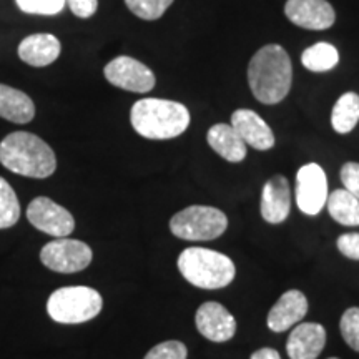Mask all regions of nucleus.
<instances>
[{"label":"nucleus","instance_id":"19","mask_svg":"<svg viewBox=\"0 0 359 359\" xmlns=\"http://www.w3.org/2000/svg\"><path fill=\"white\" fill-rule=\"evenodd\" d=\"M35 116L32 98L22 90L0 83V118L13 123H29Z\"/></svg>","mask_w":359,"mask_h":359},{"label":"nucleus","instance_id":"12","mask_svg":"<svg viewBox=\"0 0 359 359\" xmlns=\"http://www.w3.org/2000/svg\"><path fill=\"white\" fill-rule=\"evenodd\" d=\"M200 334L213 343L230 341L236 333V321L223 304L208 302L198 308L195 316Z\"/></svg>","mask_w":359,"mask_h":359},{"label":"nucleus","instance_id":"11","mask_svg":"<svg viewBox=\"0 0 359 359\" xmlns=\"http://www.w3.org/2000/svg\"><path fill=\"white\" fill-rule=\"evenodd\" d=\"M285 13L290 22L308 30H326L334 24V8L327 0H288Z\"/></svg>","mask_w":359,"mask_h":359},{"label":"nucleus","instance_id":"20","mask_svg":"<svg viewBox=\"0 0 359 359\" xmlns=\"http://www.w3.org/2000/svg\"><path fill=\"white\" fill-rule=\"evenodd\" d=\"M327 212L331 218L344 226H359V200L344 188L327 195Z\"/></svg>","mask_w":359,"mask_h":359},{"label":"nucleus","instance_id":"3","mask_svg":"<svg viewBox=\"0 0 359 359\" xmlns=\"http://www.w3.org/2000/svg\"><path fill=\"white\" fill-rule=\"evenodd\" d=\"M0 163L12 173L29 178H48L57 158L47 142L29 132H13L0 142Z\"/></svg>","mask_w":359,"mask_h":359},{"label":"nucleus","instance_id":"23","mask_svg":"<svg viewBox=\"0 0 359 359\" xmlns=\"http://www.w3.org/2000/svg\"><path fill=\"white\" fill-rule=\"evenodd\" d=\"M20 203L7 180L0 177V230L11 228L19 222Z\"/></svg>","mask_w":359,"mask_h":359},{"label":"nucleus","instance_id":"25","mask_svg":"<svg viewBox=\"0 0 359 359\" xmlns=\"http://www.w3.org/2000/svg\"><path fill=\"white\" fill-rule=\"evenodd\" d=\"M339 330L348 346L359 353V308H349L344 311L339 321Z\"/></svg>","mask_w":359,"mask_h":359},{"label":"nucleus","instance_id":"26","mask_svg":"<svg viewBox=\"0 0 359 359\" xmlns=\"http://www.w3.org/2000/svg\"><path fill=\"white\" fill-rule=\"evenodd\" d=\"M22 12L32 15H57L64 11L67 0H15Z\"/></svg>","mask_w":359,"mask_h":359},{"label":"nucleus","instance_id":"5","mask_svg":"<svg viewBox=\"0 0 359 359\" xmlns=\"http://www.w3.org/2000/svg\"><path fill=\"white\" fill-rule=\"evenodd\" d=\"M103 299L97 290L88 286H65L53 291L47 302V313L62 325H79L98 316Z\"/></svg>","mask_w":359,"mask_h":359},{"label":"nucleus","instance_id":"8","mask_svg":"<svg viewBox=\"0 0 359 359\" xmlns=\"http://www.w3.org/2000/svg\"><path fill=\"white\" fill-rule=\"evenodd\" d=\"M107 82L127 92L147 93L154 90L156 79L155 74L137 58L120 55L109 62L103 69Z\"/></svg>","mask_w":359,"mask_h":359},{"label":"nucleus","instance_id":"22","mask_svg":"<svg viewBox=\"0 0 359 359\" xmlns=\"http://www.w3.org/2000/svg\"><path fill=\"white\" fill-rule=\"evenodd\" d=\"M302 62L309 72L321 74V72L333 70L338 65L339 52L334 45L327 42H318L303 52Z\"/></svg>","mask_w":359,"mask_h":359},{"label":"nucleus","instance_id":"14","mask_svg":"<svg viewBox=\"0 0 359 359\" xmlns=\"http://www.w3.org/2000/svg\"><path fill=\"white\" fill-rule=\"evenodd\" d=\"M291 210L290 182L283 175L268 180L262 193V217L264 222L280 224L288 218Z\"/></svg>","mask_w":359,"mask_h":359},{"label":"nucleus","instance_id":"32","mask_svg":"<svg viewBox=\"0 0 359 359\" xmlns=\"http://www.w3.org/2000/svg\"><path fill=\"white\" fill-rule=\"evenodd\" d=\"M327 359H339V358H327Z\"/></svg>","mask_w":359,"mask_h":359},{"label":"nucleus","instance_id":"28","mask_svg":"<svg viewBox=\"0 0 359 359\" xmlns=\"http://www.w3.org/2000/svg\"><path fill=\"white\" fill-rule=\"evenodd\" d=\"M341 182H343L344 190H348L354 198L359 200V163L356 161H348L341 168Z\"/></svg>","mask_w":359,"mask_h":359},{"label":"nucleus","instance_id":"24","mask_svg":"<svg viewBox=\"0 0 359 359\" xmlns=\"http://www.w3.org/2000/svg\"><path fill=\"white\" fill-rule=\"evenodd\" d=\"M128 11L143 20H156L167 12L173 0H125Z\"/></svg>","mask_w":359,"mask_h":359},{"label":"nucleus","instance_id":"31","mask_svg":"<svg viewBox=\"0 0 359 359\" xmlns=\"http://www.w3.org/2000/svg\"><path fill=\"white\" fill-rule=\"evenodd\" d=\"M251 359H281L280 353L273 348H262L251 354Z\"/></svg>","mask_w":359,"mask_h":359},{"label":"nucleus","instance_id":"10","mask_svg":"<svg viewBox=\"0 0 359 359\" xmlns=\"http://www.w3.org/2000/svg\"><path fill=\"white\" fill-rule=\"evenodd\" d=\"M327 200V178L318 163H308L296 173V205L304 215L314 217Z\"/></svg>","mask_w":359,"mask_h":359},{"label":"nucleus","instance_id":"9","mask_svg":"<svg viewBox=\"0 0 359 359\" xmlns=\"http://www.w3.org/2000/svg\"><path fill=\"white\" fill-rule=\"evenodd\" d=\"M27 219L37 230L55 238H67L75 230V219L69 210L47 196H37L30 201Z\"/></svg>","mask_w":359,"mask_h":359},{"label":"nucleus","instance_id":"17","mask_svg":"<svg viewBox=\"0 0 359 359\" xmlns=\"http://www.w3.org/2000/svg\"><path fill=\"white\" fill-rule=\"evenodd\" d=\"M62 52L60 40L50 34H34L22 40L17 53L30 67H47L57 60Z\"/></svg>","mask_w":359,"mask_h":359},{"label":"nucleus","instance_id":"13","mask_svg":"<svg viewBox=\"0 0 359 359\" xmlns=\"http://www.w3.org/2000/svg\"><path fill=\"white\" fill-rule=\"evenodd\" d=\"M308 313V299L302 291L290 290L280 296L275 306L269 309L266 325L275 333L288 331L298 325Z\"/></svg>","mask_w":359,"mask_h":359},{"label":"nucleus","instance_id":"4","mask_svg":"<svg viewBox=\"0 0 359 359\" xmlns=\"http://www.w3.org/2000/svg\"><path fill=\"white\" fill-rule=\"evenodd\" d=\"M178 269L188 283L201 290L224 288L236 275L235 263L226 255L198 246L182 251Z\"/></svg>","mask_w":359,"mask_h":359},{"label":"nucleus","instance_id":"27","mask_svg":"<svg viewBox=\"0 0 359 359\" xmlns=\"http://www.w3.org/2000/svg\"><path fill=\"white\" fill-rule=\"evenodd\" d=\"M188 349L182 341H165L147 353L145 359H187Z\"/></svg>","mask_w":359,"mask_h":359},{"label":"nucleus","instance_id":"30","mask_svg":"<svg viewBox=\"0 0 359 359\" xmlns=\"http://www.w3.org/2000/svg\"><path fill=\"white\" fill-rule=\"evenodd\" d=\"M67 6L74 15L80 19H90L98 8V0H67Z\"/></svg>","mask_w":359,"mask_h":359},{"label":"nucleus","instance_id":"15","mask_svg":"<svg viewBox=\"0 0 359 359\" xmlns=\"http://www.w3.org/2000/svg\"><path fill=\"white\" fill-rule=\"evenodd\" d=\"M231 127L243 138L246 145L253 147L255 150L264 151L275 147V135L257 111L248 109L236 110L231 115Z\"/></svg>","mask_w":359,"mask_h":359},{"label":"nucleus","instance_id":"16","mask_svg":"<svg viewBox=\"0 0 359 359\" xmlns=\"http://www.w3.org/2000/svg\"><path fill=\"white\" fill-rule=\"evenodd\" d=\"M326 344V330L318 323H302L290 333L286 353L290 359H316Z\"/></svg>","mask_w":359,"mask_h":359},{"label":"nucleus","instance_id":"7","mask_svg":"<svg viewBox=\"0 0 359 359\" xmlns=\"http://www.w3.org/2000/svg\"><path fill=\"white\" fill-rule=\"evenodd\" d=\"M93 253L87 243L70 238H60L47 243L40 251V262L52 271L79 273L92 263Z\"/></svg>","mask_w":359,"mask_h":359},{"label":"nucleus","instance_id":"2","mask_svg":"<svg viewBox=\"0 0 359 359\" xmlns=\"http://www.w3.org/2000/svg\"><path fill=\"white\" fill-rule=\"evenodd\" d=\"M190 111L183 103L165 98H142L133 103L130 122L148 140L177 138L190 127Z\"/></svg>","mask_w":359,"mask_h":359},{"label":"nucleus","instance_id":"1","mask_svg":"<svg viewBox=\"0 0 359 359\" xmlns=\"http://www.w3.org/2000/svg\"><path fill=\"white\" fill-rule=\"evenodd\" d=\"M248 83L255 98L264 105H275L286 98L293 83L288 52L276 43L259 48L250 60Z\"/></svg>","mask_w":359,"mask_h":359},{"label":"nucleus","instance_id":"6","mask_svg":"<svg viewBox=\"0 0 359 359\" xmlns=\"http://www.w3.org/2000/svg\"><path fill=\"white\" fill-rule=\"evenodd\" d=\"M228 228V218L213 206L193 205L173 215L170 230L180 240L212 241L222 236Z\"/></svg>","mask_w":359,"mask_h":359},{"label":"nucleus","instance_id":"21","mask_svg":"<svg viewBox=\"0 0 359 359\" xmlns=\"http://www.w3.org/2000/svg\"><path fill=\"white\" fill-rule=\"evenodd\" d=\"M359 122V95L354 92H346L334 103L331 114V125L334 132L341 135L353 132Z\"/></svg>","mask_w":359,"mask_h":359},{"label":"nucleus","instance_id":"18","mask_svg":"<svg viewBox=\"0 0 359 359\" xmlns=\"http://www.w3.org/2000/svg\"><path fill=\"white\" fill-rule=\"evenodd\" d=\"M208 145L217 154L231 163L243 161L246 156V143L243 138L236 133V130L228 123H217L208 130L206 135Z\"/></svg>","mask_w":359,"mask_h":359},{"label":"nucleus","instance_id":"29","mask_svg":"<svg viewBox=\"0 0 359 359\" xmlns=\"http://www.w3.org/2000/svg\"><path fill=\"white\" fill-rule=\"evenodd\" d=\"M339 253L349 259H356L359 262V233H344L336 241Z\"/></svg>","mask_w":359,"mask_h":359}]
</instances>
